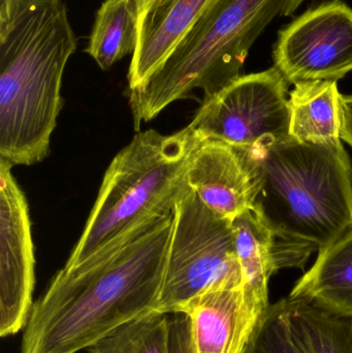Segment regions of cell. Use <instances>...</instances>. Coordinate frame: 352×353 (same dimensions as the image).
<instances>
[{"label": "cell", "instance_id": "cell-12", "mask_svg": "<svg viewBox=\"0 0 352 353\" xmlns=\"http://www.w3.org/2000/svg\"><path fill=\"white\" fill-rule=\"evenodd\" d=\"M188 185L211 211L233 221L253 207V178L241 151L227 143L205 140L192 159Z\"/></svg>", "mask_w": 352, "mask_h": 353}, {"label": "cell", "instance_id": "cell-13", "mask_svg": "<svg viewBox=\"0 0 352 353\" xmlns=\"http://www.w3.org/2000/svg\"><path fill=\"white\" fill-rule=\"evenodd\" d=\"M287 298L352 319V230L318 252L311 269L300 278Z\"/></svg>", "mask_w": 352, "mask_h": 353}, {"label": "cell", "instance_id": "cell-1", "mask_svg": "<svg viewBox=\"0 0 352 353\" xmlns=\"http://www.w3.org/2000/svg\"><path fill=\"white\" fill-rule=\"evenodd\" d=\"M173 213L124 244L57 272L33 303L22 353H79L121 325L158 312Z\"/></svg>", "mask_w": 352, "mask_h": 353}, {"label": "cell", "instance_id": "cell-15", "mask_svg": "<svg viewBox=\"0 0 352 353\" xmlns=\"http://www.w3.org/2000/svg\"><path fill=\"white\" fill-rule=\"evenodd\" d=\"M236 253L245 292L265 310L269 308V282L276 273L274 234L250 208L231 221Z\"/></svg>", "mask_w": 352, "mask_h": 353}, {"label": "cell", "instance_id": "cell-17", "mask_svg": "<svg viewBox=\"0 0 352 353\" xmlns=\"http://www.w3.org/2000/svg\"><path fill=\"white\" fill-rule=\"evenodd\" d=\"M293 337L304 353H352V319L285 298Z\"/></svg>", "mask_w": 352, "mask_h": 353}, {"label": "cell", "instance_id": "cell-21", "mask_svg": "<svg viewBox=\"0 0 352 353\" xmlns=\"http://www.w3.org/2000/svg\"><path fill=\"white\" fill-rule=\"evenodd\" d=\"M25 0H0V27H4L14 18Z\"/></svg>", "mask_w": 352, "mask_h": 353}, {"label": "cell", "instance_id": "cell-16", "mask_svg": "<svg viewBox=\"0 0 352 353\" xmlns=\"http://www.w3.org/2000/svg\"><path fill=\"white\" fill-rule=\"evenodd\" d=\"M138 12L134 0H105L95 16L86 52L103 70L136 51Z\"/></svg>", "mask_w": 352, "mask_h": 353}, {"label": "cell", "instance_id": "cell-6", "mask_svg": "<svg viewBox=\"0 0 352 353\" xmlns=\"http://www.w3.org/2000/svg\"><path fill=\"white\" fill-rule=\"evenodd\" d=\"M305 0H213L177 46L192 74L212 82L239 78L250 48L274 19L291 16Z\"/></svg>", "mask_w": 352, "mask_h": 353}, {"label": "cell", "instance_id": "cell-9", "mask_svg": "<svg viewBox=\"0 0 352 353\" xmlns=\"http://www.w3.org/2000/svg\"><path fill=\"white\" fill-rule=\"evenodd\" d=\"M266 311L243 284L211 288L169 319V353H247Z\"/></svg>", "mask_w": 352, "mask_h": 353}, {"label": "cell", "instance_id": "cell-4", "mask_svg": "<svg viewBox=\"0 0 352 353\" xmlns=\"http://www.w3.org/2000/svg\"><path fill=\"white\" fill-rule=\"evenodd\" d=\"M207 140L191 124L172 134L138 132L105 171L84 230L64 268L72 269L124 244L173 213L190 190L188 171Z\"/></svg>", "mask_w": 352, "mask_h": 353}, {"label": "cell", "instance_id": "cell-11", "mask_svg": "<svg viewBox=\"0 0 352 353\" xmlns=\"http://www.w3.org/2000/svg\"><path fill=\"white\" fill-rule=\"evenodd\" d=\"M213 0H134L138 43L128 68V91L142 86L171 55Z\"/></svg>", "mask_w": 352, "mask_h": 353}, {"label": "cell", "instance_id": "cell-14", "mask_svg": "<svg viewBox=\"0 0 352 353\" xmlns=\"http://www.w3.org/2000/svg\"><path fill=\"white\" fill-rule=\"evenodd\" d=\"M340 93L335 81H307L289 93V137L305 144L341 143Z\"/></svg>", "mask_w": 352, "mask_h": 353}, {"label": "cell", "instance_id": "cell-5", "mask_svg": "<svg viewBox=\"0 0 352 353\" xmlns=\"http://www.w3.org/2000/svg\"><path fill=\"white\" fill-rule=\"evenodd\" d=\"M231 221L190 189L176 203L158 312L180 313L211 288L242 285Z\"/></svg>", "mask_w": 352, "mask_h": 353}, {"label": "cell", "instance_id": "cell-19", "mask_svg": "<svg viewBox=\"0 0 352 353\" xmlns=\"http://www.w3.org/2000/svg\"><path fill=\"white\" fill-rule=\"evenodd\" d=\"M247 353H304L291 332L285 298L267 309Z\"/></svg>", "mask_w": 352, "mask_h": 353}, {"label": "cell", "instance_id": "cell-20", "mask_svg": "<svg viewBox=\"0 0 352 353\" xmlns=\"http://www.w3.org/2000/svg\"><path fill=\"white\" fill-rule=\"evenodd\" d=\"M340 138L352 147V95L339 97Z\"/></svg>", "mask_w": 352, "mask_h": 353}, {"label": "cell", "instance_id": "cell-10", "mask_svg": "<svg viewBox=\"0 0 352 353\" xmlns=\"http://www.w3.org/2000/svg\"><path fill=\"white\" fill-rule=\"evenodd\" d=\"M0 161V336L25 329L35 284L34 245L28 203L12 173Z\"/></svg>", "mask_w": 352, "mask_h": 353}, {"label": "cell", "instance_id": "cell-3", "mask_svg": "<svg viewBox=\"0 0 352 353\" xmlns=\"http://www.w3.org/2000/svg\"><path fill=\"white\" fill-rule=\"evenodd\" d=\"M76 49L62 0H25L0 27V161L14 167L47 159Z\"/></svg>", "mask_w": 352, "mask_h": 353}, {"label": "cell", "instance_id": "cell-18", "mask_svg": "<svg viewBox=\"0 0 352 353\" xmlns=\"http://www.w3.org/2000/svg\"><path fill=\"white\" fill-rule=\"evenodd\" d=\"M152 312L125 323L89 347L88 353H169V319Z\"/></svg>", "mask_w": 352, "mask_h": 353}, {"label": "cell", "instance_id": "cell-2", "mask_svg": "<svg viewBox=\"0 0 352 353\" xmlns=\"http://www.w3.org/2000/svg\"><path fill=\"white\" fill-rule=\"evenodd\" d=\"M253 178V209L274 234L275 268L303 269L352 230V169L341 143L291 137L238 148Z\"/></svg>", "mask_w": 352, "mask_h": 353}, {"label": "cell", "instance_id": "cell-8", "mask_svg": "<svg viewBox=\"0 0 352 353\" xmlns=\"http://www.w3.org/2000/svg\"><path fill=\"white\" fill-rule=\"evenodd\" d=\"M274 66L289 84L337 81L352 70V10L341 0L308 10L279 32Z\"/></svg>", "mask_w": 352, "mask_h": 353}, {"label": "cell", "instance_id": "cell-7", "mask_svg": "<svg viewBox=\"0 0 352 353\" xmlns=\"http://www.w3.org/2000/svg\"><path fill=\"white\" fill-rule=\"evenodd\" d=\"M289 84L275 66L240 76L219 92L205 97L190 124L208 140L236 148L289 138Z\"/></svg>", "mask_w": 352, "mask_h": 353}]
</instances>
